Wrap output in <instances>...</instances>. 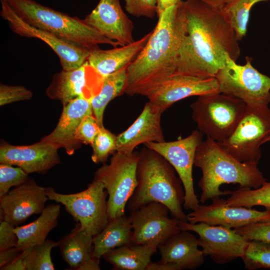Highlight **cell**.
<instances>
[{"mask_svg": "<svg viewBox=\"0 0 270 270\" xmlns=\"http://www.w3.org/2000/svg\"><path fill=\"white\" fill-rule=\"evenodd\" d=\"M186 35L175 74L215 77L226 56L236 61L240 49L236 34L221 9L198 0L181 2Z\"/></svg>", "mask_w": 270, "mask_h": 270, "instance_id": "6da1fadb", "label": "cell"}, {"mask_svg": "<svg viewBox=\"0 0 270 270\" xmlns=\"http://www.w3.org/2000/svg\"><path fill=\"white\" fill-rule=\"evenodd\" d=\"M146 46L128 66L124 93L148 96L177 70L186 35L181 2L158 16Z\"/></svg>", "mask_w": 270, "mask_h": 270, "instance_id": "7a4b0ae2", "label": "cell"}, {"mask_svg": "<svg viewBox=\"0 0 270 270\" xmlns=\"http://www.w3.org/2000/svg\"><path fill=\"white\" fill-rule=\"evenodd\" d=\"M194 166L202 172L198 182L202 190L200 202L202 204L230 194L232 191L220 190L222 184H238L240 188L256 189L266 181L257 164L238 160L208 136L198 146Z\"/></svg>", "mask_w": 270, "mask_h": 270, "instance_id": "3957f363", "label": "cell"}, {"mask_svg": "<svg viewBox=\"0 0 270 270\" xmlns=\"http://www.w3.org/2000/svg\"><path fill=\"white\" fill-rule=\"evenodd\" d=\"M176 173L160 154L146 146L142 148L136 168L137 186L127 203L130 212L149 202H157L168 208L172 218L188 222L182 210L184 191Z\"/></svg>", "mask_w": 270, "mask_h": 270, "instance_id": "277c9868", "label": "cell"}, {"mask_svg": "<svg viewBox=\"0 0 270 270\" xmlns=\"http://www.w3.org/2000/svg\"><path fill=\"white\" fill-rule=\"evenodd\" d=\"M15 12L28 24L90 51L106 44L120 46L102 35L78 17L71 16L34 0H5Z\"/></svg>", "mask_w": 270, "mask_h": 270, "instance_id": "5b68a950", "label": "cell"}, {"mask_svg": "<svg viewBox=\"0 0 270 270\" xmlns=\"http://www.w3.org/2000/svg\"><path fill=\"white\" fill-rule=\"evenodd\" d=\"M246 107L242 100L222 92L199 96L190 105L198 130L218 142L232 134Z\"/></svg>", "mask_w": 270, "mask_h": 270, "instance_id": "8992f818", "label": "cell"}, {"mask_svg": "<svg viewBox=\"0 0 270 270\" xmlns=\"http://www.w3.org/2000/svg\"><path fill=\"white\" fill-rule=\"evenodd\" d=\"M270 136V108L268 105L246 104L244 112L232 134L218 142L241 162L258 164L260 146Z\"/></svg>", "mask_w": 270, "mask_h": 270, "instance_id": "52a82bcc", "label": "cell"}, {"mask_svg": "<svg viewBox=\"0 0 270 270\" xmlns=\"http://www.w3.org/2000/svg\"><path fill=\"white\" fill-rule=\"evenodd\" d=\"M138 152L130 154L116 152L110 164L104 163L95 172L94 180L101 182L108 193V220L124 214L126 205L138 184Z\"/></svg>", "mask_w": 270, "mask_h": 270, "instance_id": "ba28073f", "label": "cell"}, {"mask_svg": "<svg viewBox=\"0 0 270 270\" xmlns=\"http://www.w3.org/2000/svg\"><path fill=\"white\" fill-rule=\"evenodd\" d=\"M46 192L48 200L62 204L82 229L93 236L108 224V195L101 182L94 180L86 189L75 194H60L51 187L46 188Z\"/></svg>", "mask_w": 270, "mask_h": 270, "instance_id": "9c48e42d", "label": "cell"}, {"mask_svg": "<svg viewBox=\"0 0 270 270\" xmlns=\"http://www.w3.org/2000/svg\"><path fill=\"white\" fill-rule=\"evenodd\" d=\"M220 92L243 101L246 104L268 105L270 103V77L260 73L247 56L240 65L228 55L225 66L215 76Z\"/></svg>", "mask_w": 270, "mask_h": 270, "instance_id": "30bf717a", "label": "cell"}, {"mask_svg": "<svg viewBox=\"0 0 270 270\" xmlns=\"http://www.w3.org/2000/svg\"><path fill=\"white\" fill-rule=\"evenodd\" d=\"M202 134L198 130H193L187 137L173 142H150L145 146L162 156L176 170L184 191L183 208L194 210L199 206L195 194L192 178V168L196 149L202 140Z\"/></svg>", "mask_w": 270, "mask_h": 270, "instance_id": "8fae6325", "label": "cell"}, {"mask_svg": "<svg viewBox=\"0 0 270 270\" xmlns=\"http://www.w3.org/2000/svg\"><path fill=\"white\" fill-rule=\"evenodd\" d=\"M178 226L182 230L196 233L198 246L202 248L204 256H210L219 264H228L241 258L249 242L234 229L222 226L180 221Z\"/></svg>", "mask_w": 270, "mask_h": 270, "instance_id": "7c38bea8", "label": "cell"}, {"mask_svg": "<svg viewBox=\"0 0 270 270\" xmlns=\"http://www.w3.org/2000/svg\"><path fill=\"white\" fill-rule=\"evenodd\" d=\"M0 15L16 34L36 38L46 43L60 59L63 70L78 68L87 61L90 51L65 41L46 30L34 26L20 17L5 0H0Z\"/></svg>", "mask_w": 270, "mask_h": 270, "instance_id": "4fadbf2b", "label": "cell"}, {"mask_svg": "<svg viewBox=\"0 0 270 270\" xmlns=\"http://www.w3.org/2000/svg\"><path fill=\"white\" fill-rule=\"evenodd\" d=\"M164 204L150 202L130 212L129 216L133 235L131 244H159L180 230V220L168 216Z\"/></svg>", "mask_w": 270, "mask_h": 270, "instance_id": "5bb4252c", "label": "cell"}, {"mask_svg": "<svg viewBox=\"0 0 270 270\" xmlns=\"http://www.w3.org/2000/svg\"><path fill=\"white\" fill-rule=\"evenodd\" d=\"M103 78L86 61L78 68L62 70L55 74L46 94L51 98L60 100L63 106L78 98L92 100L100 90Z\"/></svg>", "mask_w": 270, "mask_h": 270, "instance_id": "9a60e30c", "label": "cell"}, {"mask_svg": "<svg viewBox=\"0 0 270 270\" xmlns=\"http://www.w3.org/2000/svg\"><path fill=\"white\" fill-rule=\"evenodd\" d=\"M191 224L204 222L236 229L248 224L270 220V210L260 211L244 206H230L220 198L212 200L209 205H199L187 215Z\"/></svg>", "mask_w": 270, "mask_h": 270, "instance_id": "2e32d148", "label": "cell"}, {"mask_svg": "<svg viewBox=\"0 0 270 270\" xmlns=\"http://www.w3.org/2000/svg\"><path fill=\"white\" fill-rule=\"evenodd\" d=\"M48 200L46 188L29 178L0 198V221L17 226L32 214H41Z\"/></svg>", "mask_w": 270, "mask_h": 270, "instance_id": "e0dca14e", "label": "cell"}, {"mask_svg": "<svg viewBox=\"0 0 270 270\" xmlns=\"http://www.w3.org/2000/svg\"><path fill=\"white\" fill-rule=\"evenodd\" d=\"M220 92L215 77L202 78L174 74L159 86L147 98L162 113L176 102L189 96Z\"/></svg>", "mask_w": 270, "mask_h": 270, "instance_id": "ac0fdd59", "label": "cell"}, {"mask_svg": "<svg viewBox=\"0 0 270 270\" xmlns=\"http://www.w3.org/2000/svg\"><path fill=\"white\" fill-rule=\"evenodd\" d=\"M84 20L104 36L118 43L120 46L134 41L133 22L122 10L120 0H100Z\"/></svg>", "mask_w": 270, "mask_h": 270, "instance_id": "d6986e66", "label": "cell"}, {"mask_svg": "<svg viewBox=\"0 0 270 270\" xmlns=\"http://www.w3.org/2000/svg\"><path fill=\"white\" fill-rule=\"evenodd\" d=\"M58 148L40 141L28 146L2 144L0 148V163L16 166L28 174H44L60 163Z\"/></svg>", "mask_w": 270, "mask_h": 270, "instance_id": "ffe728a7", "label": "cell"}, {"mask_svg": "<svg viewBox=\"0 0 270 270\" xmlns=\"http://www.w3.org/2000/svg\"><path fill=\"white\" fill-rule=\"evenodd\" d=\"M162 114L147 102L133 124L117 136L116 152L130 154L140 144L165 142L160 124Z\"/></svg>", "mask_w": 270, "mask_h": 270, "instance_id": "44dd1931", "label": "cell"}, {"mask_svg": "<svg viewBox=\"0 0 270 270\" xmlns=\"http://www.w3.org/2000/svg\"><path fill=\"white\" fill-rule=\"evenodd\" d=\"M93 115L91 100L78 98L64 106L57 126L41 141L50 144L57 148H64L68 154H72L79 146L76 140L78 128L82 118Z\"/></svg>", "mask_w": 270, "mask_h": 270, "instance_id": "7402d4cb", "label": "cell"}, {"mask_svg": "<svg viewBox=\"0 0 270 270\" xmlns=\"http://www.w3.org/2000/svg\"><path fill=\"white\" fill-rule=\"evenodd\" d=\"M198 246L195 236L180 230L158 244L160 261L172 264L178 270L198 268L204 263L205 256Z\"/></svg>", "mask_w": 270, "mask_h": 270, "instance_id": "603a6c76", "label": "cell"}, {"mask_svg": "<svg viewBox=\"0 0 270 270\" xmlns=\"http://www.w3.org/2000/svg\"><path fill=\"white\" fill-rule=\"evenodd\" d=\"M94 236L78 222L70 232L58 242L62 257L76 270H99L100 260L94 256Z\"/></svg>", "mask_w": 270, "mask_h": 270, "instance_id": "cb8c5ba5", "label": "cell"}, {"mask_svg": "<svg viewBox=\"0 0 270 270\" xmlns=\"http://www.w3.org/2000/svg\"><path fill=\"white\" fill-rule=\"evenodd\" d=\"M152 30L129 44L108 50L100 48L90 52L89 66L100 76L105 77L128 66L146 46Z\"/></svg>", "mask_w": 270, "mask_h": 270, "instance_id": "d4e9b609", "label": "cell"}, {"mask_svg": "<svg viewBox=\"0 0 270 270\" xmlns=\"http://www.w3.org/2000/svg\"><path fill=\"white\" fill-rule=\"evenodd\" d=\"M60 210V204H49L34 222L16 226L14 232L18 238L16 248L22 252L44 242L48 233L56 226Z\"/></svg>", "mask_w": 270, "mask_h": 270, "instance_id": "484cf974", "label": "cell"}, {"mask_svg": "<svg viewBox=\"0 0 270 270\" xmlns=\"http://www.w3.org/2000/svg\"><path fill=\"white\" fill-rule=\"evenodd\" d=\"M158 247L156 244H130L111 250L102 257L114 270H146Z\"/></svg>", "mask_w": 270, "mask_h": 270, "instance_id": "4316f807", "label": "cell"}, {"mask_svg": "<svg viewBox=\"0 0 270 270\" xmlns=\"http://www.w3.org/2000/svg\"><path fill=\"white\" fill-rule=\"evenodd\" d=\"M132 235L130 220L125 214L108 220L105 228L94 236V256L100 260L108 251L131 244Z\"/></svg>", "mask_w": 270, "mask_h": 270, "instance_id": "83f0119b", "label": "cell"}, {"mask_svg": "<svg viewBox=\"0 0 270 270\" xmlns=\"http://www.w3.org/2000/svg\"><path fill=\"white\" fill-rule=\"evenodd\" d=\"M128 66L104 77L100 90L91 100L93 115L100 127L104 126V113L108 104L124 93Z\"/></svg>", "mask_w": 270, "mask_h": 270, "instance_id": "f1b7e54d", "label": "cell"}, {"mask_svg": "<svg viewBox=\"0 0 270 270\" xmlns=\"http://www.w3.org/2000/svg\"><path fill=\"white\" fill-rule=\"evenodd\" d=\"M269 0H225L222 12L239 41L246 34L250 11L256 4Z\"/></svg>", "mask_w": 270, "mask_h": 270, "instance_id": "f546056e", "label": "cell"}, {"mask_svg": "<svg viewBox=\"0 0 270 270\" xmlns=\"http://www.w3.org/2000/svg\"><path fill=\"white\" fill-rule=\"evenodd\" d=\"M230 194L226 200L230 206L252 208L260 206L270 210V182L266 181L256 189L239 188Z\"/></svg>", "mask_w": 270, "mask_h": 270, "instance_id": "4dcf8cb0", "label": "cell"}, {"mask_svg": "<svg viewBox=\"0 0 270 270\" xmlns=\"http://www.w3.org/2000/svg\"><path fill=\"white\" fill-rule=\"evenodd\" d=\"M241 258L247 270L270 269V243L258 240H249Z\"/></svg>", "mask_w": 270, "mask_h": 270, "instance_id": "1f68e13d", "label": "cell"}, {"mask_svg": "<svg viewBox=\"0 0 270 270\" xmlns=\"http://www.w3.org/2000/svg\"><path fill=\"white\" fill-rule=\"evenodd\" d=\"M58 242L46 240L44 242L29 248L26 259V270H54L50 252Z\"/></svg>", "mask_w": 270, "mask_h": 270, "instance_id": "d6a6232c", "label": "cell"}, {"mask_svg": "<svg viewBox=\"0 0 270 270\" xmlns=\"http://www.w3.org/2000/svg\"><path fill=\"white\" fill-rule=\"evenodd\" d=\"M116 138L104 126L100 128L90 144L93 151L91 158L94 163L104 162L110 154L116 152Z\"/></svg>", "mask_w": 270, "mask_h": 270, "instance_id": "836d02e7", "label": "cell"}, {"mask_svg": "<svg viewBox=\"0 0 270 270\" xmlns=\"http://www.w3.org/2000/svg\"><path fill=\"white\" fill-rule=\"evenodd\" d=\"M29 179L28 174L20 167L0 164V198L7 194L12 186H17Z\"/></svg>", "mask_w": 270, "mask_h": 270, "instance_id": "e575fe53", "label": "cell"}, {"mask_svg": "<svg viewBox=\"0 0 270 270\" xmlns=\"http://www.w3.org/2000/svg\"><path fill=\"white\" fill-rule=\"evenodd\" d=\"M234 230L248 240H258L270 243V220L251 224Z\"/></svg>", "mask_w": 270, "mask_h": 270, "instance_id": "d590c367", "label": "cell"}, {"mask_svg": "<svg viewBox=\"0 0 270 270\" xmlns=\"http://www.w3.org/2000/svg\"><path fill=\"white\" fill-rule=\"evenodd\" d=\"M128 13L138 18H153L157 15V0H124Z\"/></svg>", "mask_w": 270, "mask_h": 270, "instance_id": "8d00e7d4", "label": "cell"}, {"mask_svg": "<svg viewBox=\"0 0 270 270\" xmlns=\"http://www.w3.org/2000/svg\"><path fill=\"white\" fill-rule=\"evenodd\" d=\"M100 128L94 116H84L78 128L76 134V141L78 144H90Z\"/></svg>", "mask_w": 270, "mask_h": 270, "instance_id": "74e56055", "label": "cell"}, {"mask_svg": "<svg viewBox=\"0 0 270 270\" xmlns=\"http://www.w3.org/2000/svg\"><path fill=\"white\" fill-rule=\"evenodd\" d=\"M32 92L23 86L0 85V106L14 102L30 100Z\"/></svg>", "mask_w": 270, "mask_h": 270, "instance_id": "f35d334b", "label": "cell"}, {"mask_svg": "<svg viewBox=\"0 0 270 270\" xmlns=\"http://www.w3.org/2000/svg\"><path fill=\"white\" fill-rule=\"evenodd\" d=\"M15 226L9 222L2 220L0 223V250L16 246L18 238L14 232Z\"/></svg>", "mask_w": 270, "mask_h": 270, "instance_id": "ab89813d", "label": "cell"}, {"mask_svg": "<svg viewBox=\"0 0 270 270\" xmlns=\"http://www.w3.org/2000/svg\"><path fill=\"white\" fill-rule=\"evenodd\" d=\"M22 252L16 246L0 250V268L11 262Z\"/></svg>", "mask_w": 270, "mask_h": 270, "instance_id": "60d3db41", "label": "cell"}, {"mask_svg": "<svg viewBox=\"0 0 270 270\" xmlns=\"http://www.w3.org/2000/svg\"><path fill=\"white\" fill-rule=\"evenodd\" d=\"M28 249L22 251L13 261L0 268L2 270H26V259Z\"/></svg>", "mask_w": 270, "mask_h": 270, "instance_id": "b9f144b4", "label": "cell"}, {"mask_svg": "<svg viewBox=\"0 0 270 270\" xmlns=\"http://www.w3.org/2000/svg\"><path fill=\"white\" fill-rule=\"evenodd\" d=\"M146 270H178V269L172 264L159 261L156 262H150Z\"/></svg>", "mask_w": 270, "mask_h": 270, "instance_id": "7bdbcfd3", "label": "cell"}, {"mask_svg": "<svg viewBox=\"0 0 270 270\" xmlns=\"http://www.w3.org/2000/svg\"><path fill=\"white\" fill-rule=\"evenodd\" d=\"M183 0H157V16L167 8L178 4Z\"/></svg>", "mask_w": 270, "mask_h": 270, "instance_id": "ee69618b", "label": "cell"}, {"mask_svg": "<svg viewBox=\"0 0 270 270\" xmlns=\"http://www.w3.org/2000/svg\"><path fill=\"white\" fill-rule=\"evenodd\" d=\"M211 6L221 9L225 0H198Z\"/></svg>", "mask_w": 270, "mask_h": 270, "instance_id": "f6af8a7d", "label": "cell"}, {"mask_svg": "<svg viewBox=\"0 0 270 270\" xmlns=\"http://www.w3.org/2000/svg\"><path fill=\"white\" fill-rule=\"evenodd\" d=\"M268 141H270V136L266 140V142H268Z\"/></svg>", "mask_w": 270, "mask_h": 270, "instance_id": "bcb514c9", "label": "cell"}]
</instances>
